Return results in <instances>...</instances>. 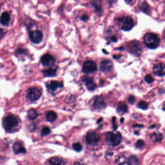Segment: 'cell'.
<instances>
[{
    "label": "cell",
    "instance_id": "cell-9",
    "mask_svg": "<svg viewBox=\"0 0 165 165\" xmlns=\"http://www.w3.org/2000/svg\"><path fill=\"white\" fill-rule=\"evenodd\" d=\"M43 35L39 30L32 31L29 34V38L32 43L38 44L40 43L43 39Z\"/></svg>",
    "mask_w": 165,
    "mask_h": 165
},
{
    "label": "cell",
    "instance_id": "cell-2",
    "mask_svg": "<svg viewBox=\"0 0 165 165\" xmlns=\"http://www.w3.org/2000/svg\"><path fill=\"white\" fill-rule=\"evenodd\" d=\"M144 42L147 47L150 49H155L160 44V39L156 34L148 32L144 36Z\"/></svg>",
    "mask_w": 165,
    "mask_h": 165
},
{
    "label": "cell",
    "instance_id": "cell-25",
    "mask_svg": "<svg viewBox=\"0 0 165 165\" xmlns=\"http://www.w3.org/2000/svg\"><path fill=\"white\" fill-rule=\"evenodd\" d=\"M117 110H118V112H120V113H126L128 110V107L125 103L120 102L118 104Z\"/></svg>",
    "mask_w": 165,
    "mask_h": 165
},
{
    "label": "cell",
    "instance_id": "cell-21",
    "mask_svg": "<svg viewBox=\"0 0 165 165\" xmlns=\"http://www.w3.org/2000/svg\"><path fill=\"white\" fill-rule=\"evenodd\" d=\"M57 118V114L53 111H50L47 113V120L50 122H53Z\"/></svg>",
    "mask_w": 165,
    "mask_h": 165
},
{
    "label": "cell",
    "instance_id": "cell-39",
    "mask_svg": "<svg viewBox=\"0 0 165 165\" xmlns=\"http://www.w3.org/2000/svg\"><path fill=\"white\" fill-rule=\"evenodd\" d=\"M120 57H121V55H115L113 56V58H114V59H119V58H120Z\"/></svg>",
    "mask_w": 165,
    "mask_h": 165
},
{
    "label": "cell",
    "instance_id": "cell-19",
    "mask_svg": "<svg viewBox=\"0 0 165 165\" xmlns=\"http://www.w3.org/2000/svg\"><path fill=\"white\" fill-rule=\"evenodd\" d=\"M49 165H65V164L62 158L53 157L49 160Z\"/></svg>",
    "mask_w": 165,
    "mask_h": 165
},
{
    "label": "cell",
    "instance_id": "cell-20",
    "mask_svg": "<svg viewBox=\"0 0 165 165\" xmlns=\"http://www.w3.org/2000/svg\"><path fill=\"white\" fill-rule=\"evenodd\" d=\"M139 8L140 10L144 13L149 14L150 12V6L145 2H142L139 5Z\"/></svg>",
    "mask_w": 165,
    "mask_h": 165
},
{
    "label": "cell",
    "instance_id": "cell-27",
    "mask_svg": "<svg viewBox=\"0 0 165 165\" xmlns=\"http://www.w3.org/2000/svg\"><path fill=\"white\" fill-rule=\"evenodd\" d=\"M126 158L122 155H119L117 156L116 158V163L118 165H124L126 163Z\"/></svg>",
    "mask_w": 165,
    "mask_h": 165
},
{
    "label": "cell",
    "instance_id": "cell-38",
    "mask_svg": "<svg viewBox=\"0 0 165 165\" xmlns=\"http://www.w3.org/2000/svg\"><path fill=\"white\" fill-rule=\"evenodd\" d=\"M134 127H142L143 126L142 125H135L134 126Z\"/></svg>",
    "mask_w": 165,
    "mask_h": 165
},
{
    "label": "cell",
    "instance_id": "cell-31",
    "mask_svg": "<svg viewBox=\"0 0 165 165\" xmlns=\"http://www.w3.org/2000/svg\"><path fill=\"white\" fill-rule=\"evenodd\" d=\"M16 54L17 55H22L23 54H27V50H24L23 49H17L16 51Z\"/></svg>",
    "mask_w": 165,
    "mask_h": 165
},
{
    "label": "cell",
    "instance_id": "cell-5",
    "mask_svg": "<svg viewBox=\"0 0 165 165\" xmlns=\"http://www.w3.org/2000/svg\"><path fill=\"white\" fill-rule=\"evenodd\" d=\"M106 140L107 143L110 145L117 146L121 142L122 136L119 133L117 134L108 133L107 135Z\"/></svg>",
    "mask_w": 165,
    "mask_h": 165
},
{
    "label": "cell",
    "instance_id": "cell-29",
    "mask_svg": "<svg viewBox=\"0 0 165 165\" xmlns=\"http://www.w3.org/2000/svg\"><path fill=\"white\" fill-rule=\"evenodd\" d=\"M73 149L76 151L77 152H80L81 151L82 149V147L80 143H75L73 144Z\"/></svg>",
    "mask_w": 165,
    "mask_h": 165
},
{
    "label": "cell",
    "instance_id": "cell-7",
    "mask_svg": "<svg viewBox=\"0 0 165 165\" xmlns=\"http://www.w3.org/2000/svg\"><path fill=\"white\" fill-rule=\"evenodd\" d=\"M87 143L89 145L96 146L99 143L100 137L98 133L95 132H90L87 134L86 137Z\"/></svg>",
    "mask_w": 165,
    "mask_h": 165
},
{
    "label": "cell",
    "instance_id": "cell-18",
    "mask_svg": "<svg viewBox=\"0 0 165 165\" xmlns=\"http://www.w3.org/2000/svg\"><path fill=\"white\" fill-rule=\"evenodd\" d=\"M57 67H51V68L42 70V73L44 76L46 77H53L56 75Z\"/></svg>",
    "mask_w": 165,
    "mask_h": 165
},
{
    "label": "cell",
    "instance_id": "cell-8",
    "mask_svg": "<svg viewBox=\"0 0 165 165\" xmlns=\"http://www.w3.org/2000/svg\"><path fill=\"white\" fill-rule=\"evenodd\" d=\"M97 66L92 61L88 60L85 62L82 66V71L85 74H89L95 73L97 70Z\"/></svg>",
    "mask_w": 165,
    "mask_h": 165
},
{
    "label": "cell",
    "instance_id": "cell-26",
    "mask_svg": "<svg viewBox=\"0 0 165 165\" xmlns=\"http://www.w3.org/2000/svg\"><path fill=\"white\" fill-rule=\"evenodd\" d=\"M152 140L156 142H159L163 140V136L162 134L159 133V134H157V133H153V134L151 135V137Z\"/></svg>",
    "mask_w": 165,
    "mask_h": 165
},
{
    "label": "cell",
    "instance_id": "cell-15",
    "mask_svg": "<svg viewBox=\"0 0 165 165\" xmlns=\"http://www.w3.org/2000/svg\"><path fill=\"white\" fill-rule=\"evenodd\" d=\"M153 72L158 76H164L165 75V67L162 63L156 64L153 67Z\"/></svg>",
    "mask_w": 165,
    "mask_h": 165
},
{
    "label": "cell",
    "instance_id": "cell-37",
    "mask_svg": "<svg viewBox=\"0 0 165 165\" xmlns=\"http://www.w3.org/2000/svg\"><path fill=\"white\" fill-rule=\"evenodd\" d=\"M111 40L112 41L114 42H116L117 41V40H118V39H117V38L116 36H112L111 37Z\"/></svg>",
    "mask_w": 165,
    "mask_h": 165
},
{
    "label": "cell",
    "instance_id": "cell-32",
    "mask_svg": "<svg viewBox=\"0 0 165 165\" xmlns=\"http://www.w3.org/2000/svg\"><path fill=\"white\" fill-rule=\"evenodd\" d=\"M145 80L146 82L147 83H149V84L152 83L154 81V79H153V77H152L151 75H146L145 77Z\"/></svg>",
    "mask_w": 165,
    "mask_h": 165
},
{
    "label": "cell",
    "instance_id": "cell-17",
    "mask_svg": "<svg viewBox=\"0 0 165 165\" xmlns=\"http://www.w3.org/2000/svg\"><path fill=\"white\" fill-rule=\"evenodd\" d=\"M10 20V15L7 12H4L0 17V23L3 26L8 25Z\"/></svg>",
    "mask_w": 165,
    "mask_h": 165
},
{
    "label": "cell",
    "instance_id": "cell-40",
    "mask_svg": "<svg viewBox=\"0 0 165 165\" xmlns=\"http://www.w3.org/2000/svg\"><path fill=\"white\" fill-rule=\"evenodd\" d=\"M102 120V118H100V119H99L98 120V122H100Z\"/></svg>",
    "mask_w": 165,
    "mask_h": 165
},
{
    "label": "cell",
    "instance_id": "cell-13",
    "mask_svg": "<svg viewBox=\"0 0 165 165\" xmlns=\"http://www.w3.org/2000/svg\"><path fill=\"white\" fill-rule=\"evenodd\" d=\"M82 80L88 90L94 91L97 88V86L92 77L89 76H84L82 77Z\"/></svg>",
    "mask_w": 165,
    "mask_h": 165
},
{
    "label": "cell",
    "instance_id": "cell-4",
    "mask_svg": "<svg viewBox=\"0 0 165 165\" xmlns=\"http://www.w3.org/2000/svg\"><path fill=\"white\" fill-rule=\"evenodd\" d=\"M42 91L37 87H31L27 90L26 94V98L30 101L34 102L39 99L41 96Z\"/></svg>",
    "mask_w": 165,
    "mask_h": 165
},
{
    "label": "cell",
    "instance_id": "cell-35",
    "mask_svg": "<svg viewBox=\"0 0 165 165\" xmlns=\"http://www.w3.org/2000/svg\"><path fill=\"white\" fill-rule=\"evenodd\" d=\"M7 32L5 31L4 29H0V40L1 39L2 37H4Z\"/></svg>",
    "mask_w": 165,
    "mask_h": 165
},
{
    "label": "cell",
    "instance_id": "cell-11",
    "mask_svg": "<svg viewBox=\"0 0 165 165\" xmlns=\"http://www.w3.org/2000/svg\"><path fill=\"white\" fill-rule=\"evenodd\" d=\"M62 87L63 83L59 81H49L46 84V87L47 90L51 92L56 91L57 89L62 88Z\"/></svg>",
    "mask_w": 165,
    "mask_h": 165
},
{
    "label": "cell",
    "instance_id": "cell-36",
    "mask_svg": "<svg viewBox=\"0 0 165 165\" xmlns=\"http://www.w3.org/2000/svg\"><path fill=\"white\" fill-rule=\"evenodd\" d=\"M89 19V17H88V15H86V14H85V15H83L81 17V20L82 21H87V20Z\"/></svg>",
    "mask_w": 165,
    "mask_h": 165
},
{
    "label": "cell",
    "instance_id": "cell-12",
    "mask_svg": "<svg viewBox=\"0 0 165 165\" xmlns=\"http://www.w3.org/2000/svg\"><path fill=\"white\" fill-rule=\"evenodd\" d=\"M113 65L112 61L110 60H104L102 61L100 64V69L102 72L107 73L111 71L113 68Z\"/></svg>",
    "mask_w": 165,
    "mask_h": 165
},
{
    "label": "cell",
    "instance_id": "cell-28",
    "mask_svg": "<svg viewBox=\"0 0 165 165\" xmlns=\"http://www.w3.org/2000/svg\"><path fill=\"white\" fill-rule=\"evenodd\" d=\"M51 129L49 127H44L41 130V135L42 136H47V135H49L51 133Z\"/></svg>",
    "mask_w": 165,
    "mask_h": 165
},
{
    "label": "cell",
    "instance_id": "cell-10",
    "mask_svg": "<svg viewBox=\"0 0 165 165\" xmlns=\"http://www.w3.org/2000/svg\"><path fill=\"white\" fill-rule=\"evenodd\" d=\"M55 59L49 53H46L41 58V62L44 66H50L54 64Z\"/></svg>",
    "mask_w": 165,
    "mask_h": 165
},
{
    "label": "cell",
    "instance_id": "cell-22",
    "mask_svg": "<svg viewBox=\"0 0 165 165\" xmlns=\"http://www.w3.org/2000/svg\"><path fill=\"white\" fill-rule=\"evenodd\" d=\"M90 2L97 12H102L103 8H102V6L101 2L100 1H91Z\"/></svg>",
    "mask_w": 165,
    "mask_h": 165
},
{
    "label": "cell",
    "instance_id": "cell-14",
    "mask_svg": "<svg viewBox=\"0 0 165 165\" xmlns=\"http://www.w3.org/2000/svg\"><path fill=\"white\" fill-rule=\"evenodd\" d=\"M106 106L105 99L102 96H98L96 97L94 102V106L96 109L102 110L105 109Z\"/></svg>",
    "mask_w": 165,
    "mask_h": 165
},
{
    "label": "cell",
    "instance_id": "cell-33",
    "mask_svg": "<svg viewBox=\"0 0 165 165\" xmlns=\"http://www.w3.org/2000/svg\"><path fill=\"white\" fill-rule=\"evenodd\" d=\"M145 143L144 142V141H142L141 140H138V141H137L136 144V145L137 147L138 148H142L144 146Z\"/></svg>",
    "mask_w": 165,
    "mask_h": 165
},
{
    "label": "cell",
    "instance_id": "cell-16",
    "mask_svg": "<svg viewBox=\"0 0 165 165\" xmlns=\"http://www.w3.org/2000/svg\"><path fill=\"white\" fill-rule=\"evenodd\" d=\"M13 150L16 154H26V150L20 142H16L13 146Z\"/></svg>",
    "mask_w": 165,
    "mask_h": 165
},
{
    "label": "cell",
    "instance_id": "cell-6",
    "mask_svg": "<svg viewBox=\"0 0 165 165\" xmlns=\"http://www.w3.org/2000/svg\"><path fill=\"white\" fill-rule=\"evenodd\" d=\"M128 51L132 54L140 56L142 51V47L140 42L136 40L131 42L128 46Z\"/></svg>",
    "mask_w": 165,
    "mask_h": 165
},
{
    "label": "cell",
    "instance_id": "cell-3",
    "mask_svg": "<svg viewBox=\"0 0 165 165\" xmlns=\"http://www.w3.org/2000/svg\"><path fill=\"white\" fill-rule=\"evenodd\" d=\"M118 22L122 30L125 31H129L133 28L134 25L133 19L129 16L121 17L118 20Z\"/></svg>",
    "mask_w": 165,
    "mask_h": 165
},
{
    "label": "cell",
    "instance_id": "cell-41",
    "mask_svg": "<svg viewBox=\"0 0 165 165\" xmlns=\"http://www.w3.org/2000/svg\"><path fill=\"white\" fill-rule=\"evenodd\" d=\"M0 11H1V7H0Z\"/></svg>",
    "mask_w": 165,
    "mask_h": 165
},
{
    "label": "cell",
    "instance_id": "cell-1",
    "mask_svg": "<svg viewBox=\"0 0 165 165\" xmlns=\"http://www.w3.org/2000/svg\"><path fill=\"white\" fill-rule=\"evenodd\" d=\"M2 126L6 131L12 133L16 131L19 126V121L15 116H7L2 120Z\"/></svg>",
    "mask_w": 165,
    "mask_h": 165
},
{
    "label": "cell",
    "instance_id": "cell-34",
    "mask_svg": "<svg viewBox=\"0 0 165 165\" xmlns=\"http://www.w3.org/2000/svg\"><path fill=\"white\" fill-rule=\"evenodd\" d=\"M128 100L130 104L133 105L135 103V100H136L135 96H130L129 97H128Z\"/></svg>",
    "mask_w": 165,
    "mask_h": 165
},
{
    "label": "cell",
    "instance_id": "cell-30",
    "mask_svg": "<svg viewBox=\"0 0 165 165\" xmlns=\"http://www.w3.org/2000/svg\"><path fill=\"white\" fill-rule=\"evenodd\" d=\"M148 105L146 102L141 101L139 104V107L142 110H146L148 107Z\"/></svg>",
    "mask_w": 165,
    "mask_h": 165
},
{
    "label": "cell",
    "instance_id": "cell-24",
    "mask_svg": "<svg viewBox=\"0 0 165 165\" xmlns=\"http://www.w3.org/2000/svg\"><path fill=\"white\" fill-rule=\"evenodd\" d=\"M139 161L138 158L135 156H130L127 161L128 165H139Z\"/></svg>",
    "mask_w": 165,
    "mask_h": 165
},
{
    "label": "cell",
    "instance_id": "cell-23",
    "mask_svg": "<svg viewBox=\"0 0 165 165\" xmlns=\"http://www.w3.org/2000/svg\"><path fill=\"white\" fill-rule=\"evenodd\" d=\"M28 117L30 120H35L38 117V112L37 111L34 109H31L29 110L28 111Z\"/></svg>",
    "mask_w": 165,
    "mask_h": 165
}]
</instances>
